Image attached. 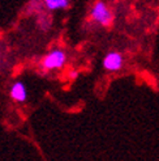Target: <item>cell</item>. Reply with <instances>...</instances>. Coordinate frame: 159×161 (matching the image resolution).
Here are the masks:
<instances>
[{
	"mask_svg": "<svg viewBox=\"0 0 159 161\" xmlns=\"http://www.w3.org/2000/svg\"><path fill=\"white\" fill-rule=\"evenodd\" d=\"M67 62V54L60 49H54L44 56L42 62L43 69H58L61 68Z\"/></svg>",
	"mask_w": 159,
	"mask_h": 161,
	"instance_id": "6da1fadb",
	"label": "cell"
},
{
	"mask_svg": "<svg viewBox=\"0 0 159 161\" xmlns=\"http://www.w3.org/2000/svg\"><path fill=\"white\" fill-rule=\"evenodd\" d=\"M91 17L94 21H97L98 24H100L103 26H108L112 22V13L108 9V7L102 2H98L93 7Z\"/></svg>",
	"mask_w": 159,
	"mask_h": 161,
	"instance_id": "7a4b0ae2",
	"label": "cell"
},
{
	"mask_svg": "<svg viewBox=\"0 0 159 161\" xmlns=\"http://www.w3.org/2000/svg\"><path fill=\"white\" fill-rule=\"evenodd\" d=\"M46 7L49 8L51 11H55V9H63V8H67L69 5V3L67 0H47L44 3Z\"/></svg>",
	"mask_w": 159,
	"mask_h": 161,
	"instance_id": "5b68a950",
	"label": "cell"
},
{
	"mask_svg": "<svg viewBox=\"0 0 159 161\" xmlns=\"http://www.w3.org/2000/svg\"><path fill=\"white\" fill-rule=\"evenodd\" d=\"M123 66V56L119 53H108L103 59V67L107 71H117Z\"/></svg>",
	"mask_w": 159,
	"mask_h": 161,
	"instance_id": "3957f363",
	"label": "cell"
},
{
	"mask_svg": "<svg viewBox=\"0 0 159 161\" xmlns=\"http://www.w3.org/2000/svg\"><path fill=\"white\" fill-rule=\"evenodd\" d=\"M11 97L17 101V102H23L26 101L28 93H26V88L23 85V83L21 81H16L12 86H11Z\"/></svg>",
	"mask_w": 159,
	"mask_h": 161,
	"instance_id": "277c9868",
	"label": "cell"
}]
</instances>
